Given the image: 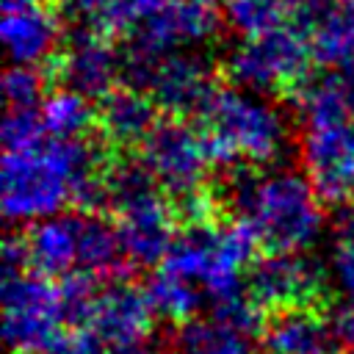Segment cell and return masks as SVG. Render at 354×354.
<instances>
[{
  "mask_svg": "<svg viewBox=\"0 0 354 354\" xmlns=\"http://www.w3.org/2000/svg\"><path fill=\"white\" fill-rule=\"evenodd\" d=\"M47 130L41 122V111L36 108H8L3 119V147L6 149H25L44 141Z\"/></svg>",
  "mask_w": 354,
  "mask_h": 354,
  "instance_id": "cb8c5ba5",
  "label": "cell"
},
{
  "mask_svg": "<svg viewBox=\"0 0 354 354\" xmlns=\"http://www.w3.org/2000/svg\"><path fill=\"white\" fill-rule=\"evenodd\" d=\"M155 318L158 315L152 310L147 288L124 279L122 274L113 277L111 285L97 290L86 324L102 337L108 348H124V346L147 343Z\"/></svg>",
  "mask_w": 354,
  "mask_h": 354,
  "instance_id": "8fae6325",
  "label": "cell"
},
{
  "mask_svg": "<svg viewBox=\"0 0 354 354\" xmlns=\"http://www.w3.org/2000/svg\"><path fill=\"white\" fill-rule=\"evenodd\" d=\"M260 166L238 163L224 171L213 191L221 205L235 210L238 218L249 221L257 232L260 249L266 252H304L310 249L324 227V202L304 174L274 171L260 174Z\"/></svg>",
  "mask_w": 354,
  "mask_h": 354,
  "instance_id": "6da1fadb",
  "label": "cell"
},
{
  "mask_svg": "<svg viewBox=\"0 0 354 354\" xmlns=\"http://www.w3.org/2000/svg\"><path fill=\"white\" fill-rule=\"evenodd\" d=\"M252 340L254 335L210 313L207 318H194L177 326L169 354H252L254 351Z\"/></svg>",
  "mask_w": 354,
  "mask_h": 354,
  "instance_id": "e0dca14e",
  "label": "cell"
},
{
  "mask_svg": "<svg viewBox=\"0 0 354 354\" xmlns=\"http://www.w3.org/2000/svg\"><path fill=\"white\" fill-rule=\"evenodd\" d=\"M260 340L268 354H343L332 318L321 307H290L266 315Z\"/></svg>",
  "mask_w": 354,
  "mask_h": 354,
  "instance_id": "9a60e30c",
  "label": "cell"
},
{
  "mask_svg": "<svg viewBox=\"0 0 354 354\" xmlns=\"http://www.w3.org/2000/svg\"><path fill=\"white\" fill-rule=\"evenodd\" d=\"M158 119L160 111L155 100L130 86H116L97 100V136L122 155H133Z\"/></svg>",
  "mask_w": 354,
  "mask_h": 354,
  "instance_id": "5bb4252c",
  "label": "cell"
},
{
  "mask_svg": "<svg viewBox=\"0 0 354 354\" xmlns=\"http://www.w3.org/2000/svg\"><path fill=\"white\" fill-rule=\"evenodd\" d=\"M332 329L335 337L343 348V354H354V296H346L335 310H332Z\"/></svg>",
  "mask_w": 354,
  "mask_h": 354,
  "instance_id": "484cf974",
  "label": "cell"
},
{
  "mask_svg": "<svg viewBox=\"0 0 354 354\" xmlns=\"http://www.w3.org/2000/svg\"><path fill=\"white\" fill-rule=\"evenodd\" d=\"M108 354H163V351L149 343H136V346H124V348H111Z\"/></svg>",
  "mask_w": 354,
  "mask_h": 354,
  "instance_id": "4316f807",
  "label": "cell"
},
{
  "mask_svg": "<svg viewBox=\"0 0 354 354\" xmlns=\"http://www.w3.org/2000/svg\"><path fill=\"white\" fill-rule=\"evenodd\" d=\"M39 111L50 138H86L97 133V102L77 91L55 88L44 97Z\"/></svg>",
  "mask_w": 354,
  "mask_h": 354,
  "instance_id": "d6986e66",
  "label": "cell"
},
{
  "mask_svg": "<svg viewBox=\"0 0 354 354\" xmlns=\"http://www.w3.org/2000/svg\"><path fill=\"white\" fill-rule=\"evenodd\" d=\"M326 277L304 252H266L246 277V293L263 315L290 307H321Z\"/></svg>",
  "mask_w": 354,
  "mask_h": 354,
  "instance_id": "ba28073f",
  "label": "cell"
},
{
  "mask_svg": "<svg viewBox=\"0 0 354 354\" xmlns=\"http://www.w3.org/2000/svg\"><path fill=\"white\" fill-rule=\"evenodd\" d=\"M221 22L224 11L216 0H166L130 33V47L149 55H166L171 47L205 44L216 39Z\"/></svg>",
  "mask_w": 354,
  "mask_h": 354,
  "instance_id": "30bf717a",
  "label": "cell"
},
{
  "mask_svg": "<svg viewBox=\"0 0 354 354\" xmlns=\"http://www.w3.org/2000/svg\"><path fill=\"white\" fill-rule=\"evenodd\" d=\"M144 288L149 293V301H152V310L158 318H163L174 326H183V324L199 318L205 290L196 282L160 268L158 274L149 277V282Z\"/></svg>",
  "mask_w": 354,
  "mask_h": 354,
  "instance_id": "ffe728a7",
  "label": "cell"
},
{
  "mask_svg": "<svg viewBox=\"0 0 354 354\" xmlns=\"http://www.w3.org/2000/svg\"><path fill=\"white\" fill-rule=\"evenodd\" d=\"M136 155L174 205L202 194L210 185L213 163L207 158L205 136L196 122L160 116Z\"/></svg>",
  "mask_w": 354,
  "mask_h": 354,
  "instance_id": "8992f818",
  "label": "cell"
},
{
  "mask_svg": "<svg viewBox=\"0 0 354 354\" xmlns=\"http://www.w3.org/2000/svg\"><path fill=\"white\" fill-rule=\"evenodd\" d=\"M196 127L205 136L213 169L238 163L268 166L279 158L288 136L285 119L274 105L238 91V86L224 77L199 111Z\"/></svg>",
  "mask_w": 354,
  "mask_h": 354,
  "instance_id": "3957f363",
  "label": "cell"
},
{
  "mask_svg": "<svg viewBox=\"0 0 354 354\" xmlns=\"http://www.w3.org/2000/svg\"><path fill=\"white\" fill-rule=\"evenodd\" d=\"M3 91H6L8 108H33L39 100L50 94V83L41 64H17L6 72Z\"/></svg>",
  "mask_w": 354,
  "mask_h": 354,
  "instance_id": "7402d4cb",
  "label": "cell"
},
{
  "mask_svg": "<svg viewBox=\"0 0 354 354\" xmlns=\"http://www.w3.org/2000/svg\"><path fill=\"white\" fill-rule=\"evenodd\" d=\"M224 22L243 39H257L293 22V0H224Z\"/></svg>",
  "mask_w": 354,
  "mask_h": 354,
  "instance_id": "44dd1931",
  "label": "cell"
},
{
  "mask_svg": "<svg viewBox=\"0 0 354 354\" xmlns=\"http://www.w3.org/2000/svg\"><path fill=\"white\" fill-rule=\"evenodd\" d=\"M50 354H108L102 337L88 324H72Z\"/></svg>",
  "mask_w": 354,
  "mask_h": 354,
  "instance_id": "d4e9b609",
  "label": "cell"
},
{
  "mask_svg": "<svg viewBox=\"0 0 354 354\" xmlns=\"http://www.w3.org/2000/svg\"><path fill=\"white\" fill-rule=\"evenodd\" d=\"M315 64L318 61L307 33L296 22H288L257 39H243V44H238L218 66V72L232 86L296 102L304 86L313 80Z\"/></svg>",
  "mask_w": 354,
  "mask_h": 354,
  "instance_id": "277c9868",
  "label": "cell"
},
{
  "mask_svg": "<svg viewBox=\"0 0 354 354\" xmlns=\"http://www.w3.org/2000/svg\"><path fill=\"white\" fill-rule=\"evenodd\" d=\"M332 277L346 296H354V210H343L335 221Z\"/></svg>",
  "mask_w": 354,
  "mask_h": 354,
  "instance_id": "603a6c76",
  "label": "cell"
},
{
  "mask_svg": "<svg viewBox=\"0 0 354 354\" xmlns=\"http://www.w3.org/2000/svg\"><path fill=\"white\" fill-rule=\"evenodd\" d=\"M69 324L58 279L36 271L3 277V337L11 354H50Z\"/></svg>",
  "mask_w": 354,
  "mask_h": 354,
  "instance_id": "5b68a950",
  "label": "cell"
},
{
  "mask_svg": "<svg viewBox=\"0 0 354 354\" xmlns=\"http://www.w3.org/2000/svg\"><path fill=\"white\" fill-rule=\"evenodd\" d=\"M218 83H221V72H216L207 61L177 53V55H160L155 61V72L147 94L155 100L163 116L196 119Z\"/></svg>",
  "mask_w": 354,
  "mask_h": 354,
  "instance_id": "7c38bea8",
  "label": "cell"
},
{
  "mask_svg": "<svg viewBox=\"0 0 354 354\" xmlns=\"http://www.w3.org/2000/svg\"><path fill=\"white\" fill-rule=\"evenodd\" d=\"M41 69L47 75L50 91L69 88L94 102L122 86V55H116L113 39L91 25H77L61 36Z\"/></svg>",
  "mask_w": 354,
  "mask_h": 354,
  "instance_id": "52a82bcc",
  "label": "cell"
},
{
  "mask_svg": "<svg viewBox=\"0 0 354 354\" xmlns=\"http://www.w3.org/2000/svg\"><path fill=\"white\" fill-rule=\"evenodd\" d=\"M313 44V55L324 66H337L354 55V11L340 0L301 28Z\"/></svg>",
  "mask_w": 354,
  "mask_h": 354,
  "instance_id": "ac0fdd59",
  "label": "cell"
},
{
  "mask_svg": "<svg viewBox=\"0 0 354 354\" xmlns=\"http://www.w3.org/2000/svg\"><path fill=\"white\" fill-rule=\"evenodd\" d=\"M304 177L324 205H348L354 199V124H307L299 138Z\"/></svg>",
  "mask_w": 354,
  "mask_h": 354,
  "instance_id": "9c48e42d",
  "label": "cell"
},
{
  "mask_svg": "<svg viewBox=\"0 0 354 354\" xmlns=\"http://www.w3.org/2000/svg\"><path fill=\"white\" fill-rule=\"evenodd\" d=\"M3 39L17 64H44L61 41L58 0H3Z\"/></svg>",
  "mask_w": 354,
  "mask_h": 354,
  "instance_id": "4fadbf2b",
  "label": "cell"
},
{
  "mask_svg": "<svg viewBox=\"0 0 354 354\" xmlns=\"http://www.w3.org/2000/svg\"><path fill=\"white\" fill-rule=\"evenodd\" d=\"M28 263L36 274L44 277H64L77 271V243H80V213H58L41 221L28 224L22 232Z\"/></svg>",
  "mask_w": 354,
  "mask_h": 354,
  "instance_id": "2e32d148",
  "label": "cell"
},
{
  "mask_svg": "<svg viewBox=\"0 0 354 354\" xmlns=\"http://www.w3.org/2000/svg\"><path fill=\"white\" fill-rule=\"evenodd\" d=\"M260 249L257 232L243 218H213L183 224L160 268L196 282L210 304L246 293L243 271L252 268Z\"/></svg>",
  "mask_w": 354,
  "mask_h": 354,
  "instance_id": "7a4b0ae2",
  "label": "cell"
}]
</instances>
